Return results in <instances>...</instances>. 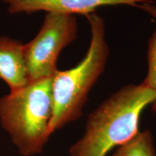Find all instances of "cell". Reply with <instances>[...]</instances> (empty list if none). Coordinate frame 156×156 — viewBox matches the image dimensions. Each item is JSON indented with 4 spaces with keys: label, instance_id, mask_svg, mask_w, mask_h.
<instances>
[{
    "label": "cell",
    "instance_id": "6da1fadb",
    "mask_svg": "<svg viewBox=\"0 0 156 156\" xmlns=\"http://www.w3.org/2000/svg\"><path fill=\"white\" fill-rule=\"evenodd\" d=\"M156 101V91L145 83L126 85L87 117L85 133L71 146L69 156H106L139 132L142 111Z\"/></svg>",
    "mask_w": 156,
    "mask_h": 156
},
{
    "label": "cell",
    "instance_id": "7a4b0ae2",
    "mask_svg": "<svg viewBox=\"0 0 156 156\" xmlns=\"http://www.w3.org/2000/svg\"><path fill=\"white\" fill-rule=\"evenodd\" d=\"M86 17L90 27L91 41L85 58L76 67L64 71L57 70L52 77L51 135L82 116L89 93L106 67L109 48L104 20L95 12Z\"/></svg>",
    "mask_w": 156,
    "mask_h": 156
},
{
    "label": "cell",
    "instance_id": "3957f363",
    "mask_svg": "<svg viewBox=\"0 0 156 156\" xmlns=\"http://www.w3.org/2000/svg\"><path fill=\"white\" fill-rule=\"evenodd\" d=\"M52 77L30 81L0 98V124L23 156L42 153L51 136Z\"/></svg>",
    "mask_w": 156,
    "mask_h": 156
},
{
    "label": "cell",
    "instance_id": "277c9868",
    "mask_svg": "<svg viewBox=\"0 0 156 156\" xmlns=\"http://www.w3.org/2000/svg\"><path fill=\"white\" fill-rule=\"evenodd\" d=\"M77 22L73 15L47 13L36 36L23 45L28 81L51 77L63 48L77 38Z\"/></svg>",
    "mask_w": 156,
    "mask_h": 156
},
{
    "label": "cell",
    "instance_id": "5b68a950",
    "mask_svg": "<svg viewBox=\"0 0 156 156\" xmlns=\"http://www.w3.org/2000/svg\"><path fill=\"white\" fill-rule=\"evenodd\" d=\"M153 0H1L7 5L10 14L31 13L44 11L47 13L87 16L97 8L108 5H131L137 7L140 4Z\"/></svg>",
    "mask_w": 156,
    "mask_h": 156
},
{
    "label": "cell",
    "instance_id": "8992f818",
    "mask_svg": "<svg viewBox=\"0 0 156 156\" xmlns=\"http://www.w3.org/2000/svg\"><path fill=\"white\" fill-rule=\"evenodd\" d=\"M23 45L8 36H0V79L7 84L10 91L29 83L25 68Z\"/></svg>",
    "mask_w": 156,
    "mask_h": 156
},
{
    "label": "cell",
    "instance_id": "52a82bcc",
    "mask_svg": "<svg viewBox=\"0 0 156 156\" xmlns=\"http://www.w3.org/2000/svg\"><path fill=\"white\" fill-rule=\"evenodd\" d=\"M106 156H156L152 133L149 130L139 132L112 155Z\"/></svg>",
    "mask_w": 156,
    "mask_h": 156
},
{
    "label": "cell",
    "instance_id": "ba28073f",
    "mask_svg": "<svg viewBox=\"0 0 156 156\" xmlns=\"http://www.w3.org/2000/svg\"><path fill=\"white\" fill-rule=\"evenodd\" d=\"M137 7L151 15L156 22V3L155 2L140 4ZM147 63V74L143 83L156 91V28L148 42Z\"/></svg>",
    "mask_w": 156,
    "mask_h": 156
},
{
    "label": "cell",
    "instance_id": "9c48e42d",
    "mask_svg": "<svg viewBox=\"0 0 156 156\" xmlns=\"http://www.w3.org/2000/svg\"><path fill=\"white\" fill-rule=\"evenodd\" d=\"M153 110L156 112V101L153 103Z\"/></svg>",
    "mask_w": 156,
    "mask_h": 156
}]
</instances>
